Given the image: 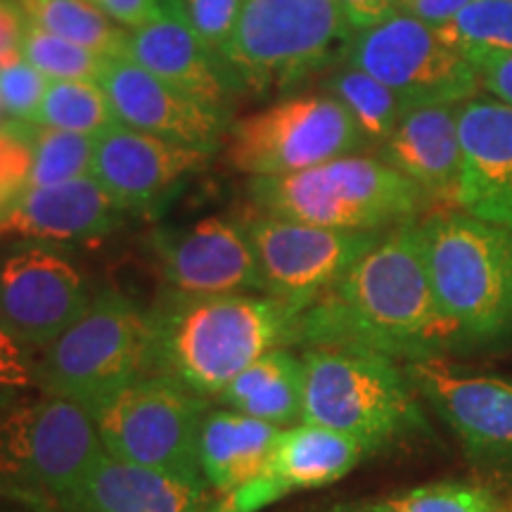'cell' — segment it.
Returning a JSON list of instances; mask_svg holds the SVG:
<instances>
[{
  "mask_svg": "<svg viewBox=\"0 0 512 512\" xmlns=\"http://www.w3.org/2000/svg\"><path fill=\"white\" fill-rule=\"evenodd\" d=\"M304 361V420L361 441L370 453L425 425L403 363L361 349L313 347Z\"/></svg>",
  "mask_w": 512,
  "mask_h": 512,
  "instance_id": "cell-7",
  "label": "cell"
},
{
  "mask_svg": "<svg viewBox=\"0 0 512 512\" xmlns=\"http://www.w3.org/2000/svg\"><path fill=\"white\" fill-rule=\"evenodd\" d=\"M19 57L36 67L43 76H48L50 81H98L107 60L95 50L48 34L27 19L22 27Z\"/></svg>",
  "mask_w": 512,
  "mask_h": 512,
  "instance_id": "cell-31",
  "label": "cell"
},
{
  "mask_svg": "<svg viewBox=\"0 0 512 512\" xmlns=\"http://www.w3.org/2000/svg\"><path fill=\"white\" fill-rule=\"evenodd\" d=\"M294 344L373 351L403 363L460 347L434 297L418 221L387 230L335 287L299 313Z\"/></svg>",
  "mask_w": 512,
  "mask_h": 512,
  "instance_id": "cell-1",
  "label": "cell"
},
{
  "mask_svg": "<svg viewBox=\"0 0 512 512\" xmlns=\"http://www.w3.org/2000/svg\"><path fill=\"white\" fill-rule=\"evenodd\" d=\"M3 114H5L3 112V105H0V128H3Z\"/></svg>",
  "mask_w": 512,
  "mask_h": 512,
  "instance_id": "cell-42",
  "label": "cell"
},
{
  "mask_svg": "<svg viewBox=\"0 0 512 512\" xmlns=\"http://www.w3.org/2000/svg\"><path fill=\"white\" fill-rule=\"evenodd\" d=\"M415 392L430 401L475 463L512 472V380L470 373L441 356L403 363Z\"/></svg>",
  "mask_w": 512,
  "mask_h": 512,
  "instance_id": "cell-13",
  "label": "cell"
},
{
  "mask_svg": "<svg viewBox=\"0 0 512 512\" xmlns=\"http://www.w3.org/2000/svg\"><path fill=\"white\" fill-rule=\"evenodd\" d=\"M325 91L347 107L366 145L382 147L401 124V119L411 112L399 93L363 69L344 62L328 76Z\"/></svg>",
  "mask_w": 512,
  "mask_h": 512,
  "instance_id": "cell-26",
  "label": "cell"
},
{
  "mask_svg": "<svg viewBox=\"0 0 512 512\" xmlns=\"http://www.w3.org/2000/svg\"><path fill=\"white\" fill-rule=\"evenodd\" d=\"M467 3L470 0H396V8L432 24V27H439V24H446L448 19L456 17Z\"/></svg>",
  "mask_w": 512,
  "mask_h": 512,
  "instance_id": "cell-39",
  "label": "cell"
},
{
  "mask_svg": "<svg viewBox=\"0 0 512 512\" xmlns=\"http://www.w3.org/2000/svg\"><path fill=\"white\" fill-rule=\"evenodd\" d=\"M0 512H12V510H3V508H0ZM22 512H43V510H38V508H31V505H27V510H22Z\"/></svg>",
  "mask_w": 512,
  "mask_h": 512,
  "instance_id": "cell-41",
  "label": "cell"
},
{
  "mask_svg": "<svg viewBox=\"0 0 512 512\" xmlns=\"http://www.w3.org/2000/svg\"><path fill=\"white\" fill-rule=\"evenodd\" d=\"M366 456L370 451L361 441L330 427L313 422L285 427L259 477L221 496L223 512H261L292 491L339 482Z\"/></svg>",
  "mask_w": 512,
  "mask_h": 512,
  "instance_id": "cell-17",
  "label": "cell"
},
{
  "mask_svg": "<svg viewBox=\"0 0 512 512\" xmlns=\"http://www.w3.org/2000/svg\"><path fill=\"white\" fill-rule=\"evenodd\" d=\"M31 124L98 138L121 121L100 81H50Z\"/></svg>",
  "mask_w": 512,
  "mask_h": 512,
  "instance_id": "cell-30",
  "label": "cell"
},
{
  "mask_svg": "<svg viewBox=\"0 0 512 512\" xmlns=\"http://www.w3.org/2000/svg\"><path fill=\"white\" fill-rule=\"evenodd\" d=\"M337 3L354 31L375 27V24L392 17L394 12H399L396 0H337Z\"/></svg>",
  "mask_w": 512,
  "mask_h": 512,
  "instance_id": "cell-37",
  "label": "cell"
},
{
  "mask_svg": "<svg viewBox=\"0 0 512 512\" xmlns=\"http://www.w3.org/2000/svg\"><path fill=\"white\" fill-rule=\"evenodd\" d=\"M93 297L67 256L48 247H19L0 259V323L29 351L62 335Z\"/></svg>",
  "mask_w": 512,
  "mask_h": 512,
  "instance_id": "cell-14",
  "label": "cell"
},
{
  "mask_svg": "<svg viewBox=\"0 0 512 512\" xmlns=\"http://www.w3.org/2000/svg\"><path fill=\"white\" fill-rule=\"evenodd\" d=\"M261 214L335 230H387L415 221L427 197L380 157L347 155L287 176L249 178Z\"/></svg>",
  "mask_w": 512,
  "mask_h": 512,
  "instance_id": "cell-4",
  "label": "cell"
},
{
  "mask_svg": "<svg viewBox=\"0 0 512 512\" xmlns=\"http://www.w3.org/2000/svg\"><path fill=\"white\" fill-rule=\"evenodd\" d=\"M242 5H245V0H183V8L188 12L192 27L219 64L242 12Z\"/></svg>",
  "mask_w": 512,
  "mask_h": 512,
  "instance_id": "cell-34",
  "label": "cell"
},
{
  "mask_svg": "<svg viewBox=\"0 0 512 512\" xmlns=\"http://www.w3.org/2000/svg\"><path fill=\"white\" fill-rule=\"evenodd\" d=\"M297 309L268 294H178L150 311V373L219 396L256 358L294 344Z\"/></svg>",
  "mask_w": 512,
  "mask_h": 512,
  "instance_id": "cell-2",
  "label": "cell"
},
{
  "mask_svg": "<svg viewBox=\"0 0 512 512\" xmlns=\"http://www.w3.org/2000/svg\"><path fill=\"white\" fill-rule=\"evenodd\" d=\"M209 403L162 373L128 384L93 415L110 456L209 489L200 463V434Z\"/></svg>",
  "mask_w": 512,
  "mask_h": 512,
  "instance_id": "cell-9",
  "label": "cell"
},
{
  "mask_svg": "<svg viewBox=\"0 0 512 512\" xmlns=\"http://www.w3.org/2000/svg\"><path fill=\"white\" fill-rule=\"evenodd\" d=\"M366 147L347 107L332 95H297L228 128V162L247 176H287Z\"/></svg>",
  "mask_w": 512,
  "mask_h": 512,
  "instance_id": "cell-10",
  "label": "cell"
},
{
  "mask_svg": "<svg viewBox=\"0 0 512 512\" xmlns=\"http://www.w3.org/2000/svg\"><path fill=\"white\" fill-rule=\"evenodd\" d=\"M370 508L375 512H508L494 491L465 482L418 486Z\"/></svg>",
  "mask_w": 512,
  "mask_h": 512,
  "instance_id": "cell-32",
  "label": "cell"
},
{
  "mask_svg": "<svg viewBox=\"0 0 512 512\" xmlns=\"http://www.w3.org/2000/svg\"><path fill=\"white\" fill-rule=\"evenodd\" d=\"M351 36L337 0H245L221 67L235 91H285L342 55Z\"/></svg>",
  "mask_w": 512,
  "mask_h": 512,
  "instance_id": "cell-6",
  "label": "cell"
},
{
  "mask_svg": "<svg viewBox=\"0 0 512 512\" xmlns=\"http://www.w3.org/2000/svg\"><path fill=\"white\" fill-rule=\"evenodd\" d=\"M124 221V209L93 176L27 188L0 211V238L86 242L107 238Z\"/></svg>",
  "mask_w": 512,
  "mask_h": 512,
  "instance_id": "cell-21",
  "label": "cell"
},
{
  "mask_svg": "<svg viewBox=\"0 0 512 512\" xmlns=\"http://www.w3.org/2000/svg\"><path fill=\"white\" fill-rule=\"evenodd\" d=\"M437 31L448 46L482 69L512 55V0H470Z\"/></svg>",
  "mask_w": 512,
  "mask_h": 512,
  "instance_id": "cell-29",
  "label": "cell"
},
{
  "mask_svg": "<svg viewBox=\"0 0 512 512\" xmlns=\"http://www.w3.org/2000/svg\"><path fill=\"white\" fill-rule=\"evenodd\" d=\"M278 434L280 427L233 408H209L200 434V463L209 489L226 496L259 477Z\"/></svg>",
  "mask_w": 512,
  "mask_h": 512,
  "instance_id": "cell-24",
  "label": "cell"
},
{
  "mask_svg": "<svg viewBox=\"0 0 512 512\" xmlns=\"http://www.w3.org/2000/svg\"><path fill=\"white\" fill-rule=\"evenodd\" d=\"M12 133H17L29 147V176L24 183L27 188H46V185H57L74 181V178L91 176L95 143L98 138L81 136V133L57 131V128H46L31 124V121H8L5 124Z\"/></svg>",
  "mask_w": 512,
  "mask_h": 512,
  "instance_id": "cell-27",
  "label": "cell"
},
{
  "mask_svg": "<svg viewBox=\"0 0 512 512\" xmlns=\"http://www.w3.org/2000/svg\"><path fill=\"white\" fill-rule=\"evenodd\" d=\"M463 164L456 207L512 228V105L470 98L458 105Z\"/></svg>",
  "mask_w": 512,
  "mask_h": 512,
  "instance_id": "cell-19",
  "label": "cell"
},
{
  "mask_svg": "<svg viewBox=\"0 0 512 512\" xmlns=\"http://www.w3.org/2000/svg\"><path fill=\"white\" fill-rule=\"evenodd\" d=\"M60 512H223L221 496L150 467L102 453L55 505Z\"/></svg>",
  "mask_w": 512,
  "mask_h": 512,
  "instance_id": "cell-22",
  "label": "cell"
},
{
  "mask_svg": "<svg viewBox=\"0 0 512 512\" xmlns=\"http://www.w3.org/2000/svg\"><path fill=\"white\" fill-rule=\"evenodd\" d=\"M482 74V91L491 93V98L512 105V55L496 60L479 69Z\"/></svg>",
  "mask_w": 512,
  "mask_h": 512,
  "instance_id": "cell-40",
  "label": "cell"
},
{
  "mask_svg": "<svg viewBox=\"0 0 512 512\" xmlns=\"http://www.w3.org/2000/svg\"><path fill=\"white\" fill-rule=\"evenodd\" d=\"M259 264L264 294L306 311L387 230H335L256 214L242 223Z\"/></svg>",
  "mask_w": 512,
  "mask_h": 512,
  "instance_id": "cell-12",
  "label": "cell"
},
{
  "mask_svg": "<svg viewBox=\"0 0 512 512\" xmlns=\"http://www.w3.org/2000/svg\"><path fill=\"white\" fill-rule=\"evenodd\" d=\"M124 55L190 98L230 114L235 88L192 27L183 0H162L150 22L128 29Z\"/></svg>",
  "mask_w": 512,
  "mask_h": 512,
  "instance_id": "cell-20",
  "label": "cell"
},
{
  "mask_svg": "<svg viewBox=\"0 0 512 512\" xmlns=\"http://www.w3.org/2000/svg\"><path fill=\"white\" fill-rule=\"evenodd\" d=\"M24 15L15 0H0V67L19 60Z\"/></svg>",
  "mask_w": 512,
  "mask_h": 512,
  "instance_id": "cell-38",
  "label": "cell"
},
{
  "mask_svg": "<svg viewBox=\"0 0 512 512\" xmlns=\"http://www.w3.org/2000/svg\"><path fill=\"white\" fill-rule=\"evenodd\" d=\"M150 347V311L117 290H102L34 361L36 387L95 415L121 389L150 373Z\"/></svg>",
  "mask_w": 512,
  "mask_h": 512,
  "instance_id": "cell-5",
  "label": "cell"
},
{
  "mask_svg": "<svg viewBox=\"0 0 512 512\" xmlns=\"http://www.w3.org/2000/svg\"><path fill=\"white\" fill-rule=\"evenodd\" d=\"M36 387V363L31 351L0 323V389Z\"/></svg>",
  "mask_w": 512,
  "mask_h": 512,
  "instance_id": "cell-35",
  "label": "cell"
},
{
  "mask_svg": "<svg viewBox=\"0 0 512 512\" xmlns=\"http://www.w3.org/2000/svg\"><path fill=\"white\" fill-rule=\"evenodd\" d=\"M24 19L95 53L124 55L128 29L102 15L88 0H15Z\"/></svg>",
  "mask_w": 512,
  "mask_h": 512,
  "instance_id": "cell-28",
  "label": "cell"
},
{
  "mask_svg": "<svg viewBox=\"0 0 512 512\" xmlns=\"http://www.w3.org/2000/svg\"><path fill=\"white\" fill-rule=\"evenodd\" d=\"M48 76L24 62L22 57L0 67V105L15 121H31L48 91Z\"/></svg>",
  "mask_w": 512,
  "mask_h": 512,
  "instance_id": "cell-33",
  "label": "cell"
},
{
  "mask_svg": "<svg viewBox=\"0 0 512 512\" xmlns=\"http://www.w3.org/2000/svg\"><path fill=\"white\" fill-rule=\"evenodd\" d=\"M150 247L171 292L264 294V280L242 223L211 216L183 230H155Z\"/></svg>",
  "mask_w": 512,
  "mask_h": 512,
  "instance_id": "cell-15",
  "label": "cell"
},
{
  "mask_svg": "<svg viewBox=\"0 0 512 512\" xmlns=\"http://www.w3.org/2000/svg\"><path fill=\"white\" fill-rule=\"evenodd\" d=\"M354 512H375L373 508H366V510H354Z\"/></svg>",
  "mask_w": 512,
  "mask_h": 512,
  "instance_id": "cell-43",
  "label": "cell"
},
{
  "mask_svg": "<svg viewBox=\"0 0 512 512\" xmlns=\"http://www.w3.org/2000/svg\"><path fill=\"white\" fill-rule=\"evenodd\" d=\"M380 159L411 178L427 200L456 204L463 164L458 105L415 107L380 147Z\"/></svg>",
  "mask_w": 512,
  "mask_h": 512,
  "instance_id": "cell-23",
  "label": "cell"
},
{
  "mask_svg": "<svg viewBox=\"0 0 512 512\" xmlns=\"http://www.w3.org/2000/svg\"><path fill=\"white\" fill-rule=\"evenodd\" d=\"M219 401L280 430L299 425L304 420V361L285 347L271 349L242 370Z\"/></svg>",
  "mask_w": 512,
  "mask_h": 512,
  "instance_id": "cell-25",
  "label": "cell"
},
{
  "mask_svg": "<svg viewBox=\"0 0 512 512\" xmlns=\"http://www.w3.org/2000/svg\"><path fill=\"white\" fill-rule=\"evenodd\" d=\"M98 81L124 126L204 152L219 147L230 114L169 86L128 55L107 57Z\"/></svg>",
  "mask_w": 512,
  "mask_h": 512,
  "instance_id": "cell-16",
  "label": "cell"
},
{
  "mask_svg": "<svg viewBox=\"0 0 512 512\" xmlns=\"http://www.w3.org/2000/svg\"><path fill=\"white\" fill-rule=\"evenodd\" d=\"M211 155L119 124L98 136L91 176L121 209L145 214L164 202L185 176L204 169Z\"/></svg>",
  "mask_w": 512,
  "mask_h": 512,
  "instance_id": "cell-18",
  "label": "cell"
},
{
  "mask_svg": "<svg viewBox=\"0 0 512 512\" xmlns=\"http://www.w3.org/2000/svg\"><path fill=\"white\" fill-rule=\"evenodd\" d=\"M124 29H138L159 12L162 0H88Z\"/></svg>",
  "mask_w": 512,
  "mask_h": 512,
  "instance_id": "cell-36",
  "label": "cell"
},
{
  "mask_svg": "<svg viewBox=\"0 0 512 512\" xmlns=\"http://www.w3.org/2000/svg\"><path fill=\"white\" fill-rule=\"evenodd\" d=\"M437 304L460 344L479 347L512 335V228L463 209L418 221Z\"/></svg>",
  "mask_w": 512,
  "mask_h": 512,
  "instance_id": "cell-3",
  "label": "cell"
},
{
  "mask_svg": "<svg viewBox=\"0 0 512 512\" xmlns=\"http://www.w3.org/2000/svg\"><path fill=\"white\" fill-rule=\"evenodd\" d=\"M102 453L93 415L79 403L50 394L19 403L0 415V494L48 512Z\"/></svg>",
  "mask_w": 512,
  "mask_h": 512,
  "instance_id": "cell-8",
  "label": "cell"
},
{
  "mask_svg": "<svg viewBox=\"0 0 512 512\" xmlns=\"http://www.w3.org/2000/svg\"><path fill=\"white\" fill-rule=\"evenodd\" d=\"M342 62L375 76L406 105H460L482 91V74L441 38L437 27L394 12L375 27L354 31Z\"/></svg>",
  "mask_w": 512,
  "mask_h": 512,
  "instance_id": "cell-11",
  "label": "cell"
}]
</instances>
